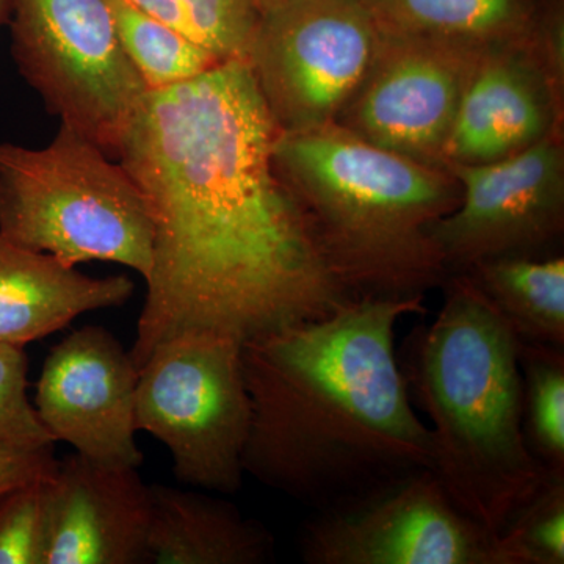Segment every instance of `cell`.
<instances>
[{
  "instance_id": "obj_15",
  "label": "cell",
  "mask_w": 564,
  "mask_h": 564,
  "mask_svg": "<svg viewBox=\"0 0 564 564\" xmlns=\"http://www.w3.org/2000/svg\"><path fill=\"white\" fill-rule=\"evenodd\" d=\"M133 292L126 274L88 276L47 252L0 237V343L24 348L80 315L124 306Z\"/></svg>"
},
{
  "instance_id": "obj_5",
  "label": "cell",
  "mask_w": 564,
  "mask_h": 564,
  "mask_svg": "<svg viewBox=\"0 0 564 564\" xmlns=\"http://www.w3.org/2000/svg\"><path fill=\"white\" fill-rule=\"evenodd\" d=\"M0 237L66 265L120 263L147 280L154 226L128 170L61 124L40 150L0 141Z\"/></svg>"
},
{
  "instance_id": "obj_1",
  "label": "cell",
  "mask_w": 564,
  "mask_h": 564,
  "mask_svg": "<svg viewBox=\"0 0 564 564\" xmlns=\"http://www.w3.org/2000/svg\"><path fill=\"white\" fill-rule=\"evenodd\" d=\"M276 133L248 62L144 96L117 152L154 226L137 369L177 334L245 344L361 299L274 169Z\"/></svg>"
},
{
  "instance_id": "obj_26",
  "label": "cell",
  "mask_w": 564,
  "mask_h": 564,
  "mask_svg": "<svg viewBox=\"0 0 564 564\" xmlns=\"http://www.w3.org/2000/svg\"><path fill=\"white\" fill-rule=\"evenodd\" d=\"M285 2H289V0H251L252 7L258 11L259 17L267 13V11L276 9V7H280Z\"/></svg>"
},
{
  "instance_id": "obj_8",
  "label": "cell",
  "mask_w": 564,
  "mask_h": 564,
  "mask_svg": "<svg viewBox=\"0 0 564 564\" xmlns=\"http://www.w3.org/2000/svg\"><path fill=\"white\" fill-rule=\"evenodd\" d=\"M378 39L361 0H289L261 14L248 65L278 131L336 122L369 70Z\"/></svg>"
},
{
  "instance_id": "obj_21",
  "label": "cell",
  "mask_w": 564,
  "mask_h": 564,
  "mask_svg": "<svg viewBox=\"0 0 564 564\" xmlns=\"http://www.w3.org/2000/svg\"><path fill=\"white\" fill-rule=\"evenodd\" d=\"M223 62H248L259 13L251 0H131Z\"/></svg>"
},
{
  "instance_id": "obj_16",
  "label": "cell",
  "mask_w": 564,
  "mask_h": 564,
  "mask_svg": "<svg viewBox=\"0 0 564 564\" xmlns=\"http://www.w3.org/2000/svg\"><path fill=\"white\" fill-rule=\"evenodd\" d=\"M148 563L262 564L273 538L237 507L204 492L150 485Z\"/></svg>"
},
{
  "instance_id": "obj_13",
  "label": "cell",
  "mask_w": 564,
  "mask_h": 564,
  "mask_svg": "<svg viewBox=\"0 0 564 564\" xmlns=\"http://www.w3.org/2000/svg\"><path fill=\"white\" fill-rule=\"evenodd\" d=\"M43 564H147L150 485L137 467L73 454L44 484Z\"/></svg>"
},
{
  "instance_id": "obj_19",
  "label": "cell",
  "mask_w": 564,
  "mask_h": 564,
  "mask_svg": "<svg viewBox=\"0 0 564 564\" xmlns=\"http://www.w3.org/2000/svg\"><path fill=\"white\" fill-rule=\"evenodd\" d=\"M115 31L148 90H162L202 76L223 63L203 44L188 39L131 0H106Z\"/></svg>"
},
{
  "instance_id": "obj_18",
  "label": "cell",
  "mask_w": 564,
  "mask_h": 564,
  "mask_svg": "<svg viewBox=\"0 0 564 564\" xmlns=\"http://www.w3.org/2000/svg\"><path fill=\"white\" fill-rule=\"evenodd\" d=\"M455 274V273H454ZM467 276L527 343L564 345V259L521 254L488 259Z\"/></svg>"
},
{
  "instance_id": "obj_7",
  "label": "cell",
  "mask_w": 564,
  "mask_h": 564,
  "mask_svg": "<svg viewBox=\"0 0 564 564\" xmlns=\"http://www.w3.org/2000/svg\"><path fill=\"white\" fill-rule=\"evenodd\" d=\"M11 57L46 110L117 159L150 93L106 0H13Z\"/></svg>"
},
{
  "instance_id": "obj_25",
  "label": "cell",
  "mask_w": 564,
  "mask_h": 564,
  "mask_svg": "<svg viewBox=\"0 0 564 564\" xmlns=\"http://www.w3.org/2000/svg\"><path fill=\"white\" fill-rule=\"evenodd\" d=\"M57 463L54 445L0 447V497L18 486L50 477Z\"/></svg>"
},
{
  "instance_id": "obj_23",
  "label": "cell",
  "mask_w": 564,
  "mask_h": 564,
  "mask_svg": "<svg viewBox=\"0 0 564 564\" xmlns=\"http://www.w3.org/2000/svg\"><path fill=\"white\" fill-rule=\"evenodd\" d=\"M47 478L18 486L0 497V564H43Z\"/></svg>"
},
{
  "instance_id": "obj_3",
  "label": "cell",
  "mask_w": 564,
  "mask_h": 564,
  "mask_svg": "<svg viewBox=\"0 0 564 564\" xmlns=\"http://www.w3.org/2000/svg\"><path fill=\"white\" fill-rule=\"evenodd\" d=\"M444 285L443 307L414 333L402 372L433 425V474L497 538L552 473L527 443L521 339L467 274Z\"/></svg>"
},
{
  "instance_id": "obj_17",
  "label": "cell",
  "mask_w": 564,
  "mask_h": 564,
  "mask_svg": "<svg viewBox=\"0 0 564 564\" xmlns=\"http://www.w3.org/2000/svg\"><path fill=\"white\" fill-rule=\"evenodd\" d=\"M378 29L395 35L475 44L536 39L549 0H361Z\"/></svg>"
},
{
  "instance_id": "obj_22",
  "label": "cell",
  "mask_w": 564,
  "mask_h": 564,
  "mask_svg": "<svg viewBox=\"0 0 564 564\" xmlns=\"http://www.w3.org/2000/svg\"><path fill=\"white\" fill-rule=\"evenodd\" d=\"M497 564L564 563V473H552L496 540Z\"/></svg>"
},
{
  "instance_id": "obj_12",
  "label": "cell",
  "mask_w": 564,
  "mask_h": 564,
  "mask_svg": "<svg viewBox=\"0 0 564 564\" xmlns=\"http://www.w3.org/2000/svg\"><path fill=\"white\" fill-rule=\"evenodd\" d=\"M131 351L104 326L63 337L46 356L36 381L35 411L55 443L109 466L139 467Z\"/></svg>"
},
{
  "instance_id": "obj_11",
  "label": "cell",
  "mask_w": 564,
  "mask_h": 564,
  "mask_svg": "<svg viewBox=\"0 0 564 564\" xmlns=\"http://www.w3.org/2000/svg\"><path fill=\"white\" fill-rule=\"evenodd\" d=\"M445 166L462 196L430 237L447 274L533 250L563 231L564 155L555 131L502 161Z\"/></svg>"
},
{
  "instance_id": "obj_2",
  "label": "cell",
  "mask_w": 564,
  "mask_h": 564,
  "mask_svg": "<svg viewBox=\"0 0 564 564\" xmlns=\"http://www.w3.org/2000/svg\"><path fill=\"white\" fill-rule=\"evenodd\" d=\"M423 313V293L361 296L247 340L245 474L322 510L433 473L432 432L395 356L397 325Z\"/></svg>"
},
{
  "instance_id": "obj_9",
  "label": "cell",
  "mask_w": 564,
  "mask_h": 564,
  "mask_svg": "<svg viewBox=\"0 0 564 564\" xmlns=\"http://www.w3.org/2000/svg\"><path fill=\"white\" fill-rule=\"evenodd\" d=\"M496 536L463 513L432 470L317 510L310 564H497Z\"/></svg>"
},
{
  "instance_id": "obj_4",
  "label": "cell",
  "mask_w": 564,
  "mask_h": 564,
  "mask_svg": "<svg viewBox=\"0 0 564 564\" xmlns=\"http://www.w3.org/2000/svg\"><path fill=\"white\" fill-rule=\"evenodd\" d=\"M273 163L359 296L417 295L447 280L430 237L462 196L447 166L377 147L336 122L278 131Z\"/></svg>"
},
{
  "instance_id": "obj_20",
  "label": "cell",
  "mask_w": 564,
  "mask_h": 564,
  "mask_svg": "<svg viewBox=\"0 0 564 564\" xmlns=\"http://www.w3.org/2000/svg\"><path fill=\"white\" fill-rule=\"evenodd\" d=\"M524 370V432L533 455L564 473V356L554 345L519 340Z\"/></svg>"
},
{
  "instance_id": "obj_6",
  "label": "cell",
  "mask_w": 564,
  "mask_h": 564,
  "mask_svg": "<svg viewBox=\"0 0 564 564\" xmlns=\"http://www.w3.org/2000/svg\"><path fill=\"white\" fill-rule=\"evenodd\" d=\"M242 345L226 334L182 333L141 364L137 432L169 448L181 484L218 494L237 492L243 484L251 402Z\"/></svg>"
},
{
  "instance_id": "obj_24",
  "label": "cell",
  "mask_w": 564,
  "mask_h": 564,
  "mask_svg": "<svg viewBox=\"0 0 564 564\" xmlns=\"http://www.w3.org/2000/svg\"><path fill=\"white\" fill-rule=\"evenodd\" d=\"M24 348L0 343V447L55 445L28 395Z\"/></svg>"
},
{
  "instance_id": "obj_14",
  "label": "cell",
  "mask_w": 564,
  "mask_h": 564,
  "mask_svg": "<svg viewBox=\"0 0 564 564\" xmlns=\"http://www.w3.org/2000/svg\"><path fill=\"white\" fill-rule=\"evenodd\" d=\"M540 35L484 52L445 143L444 165L502 161L554 132L551 82L529 52Z\"/></svg>"
},
{
  "instance_id": "obj_27",
  "label": "cell",
  "mask_w": 564,
  "mask_h": 564,
  "mask_svg": "<svg viewBox=\"0 0 564 564\" xmlns=\"http://www.w3.org/2000/svg\"><path fill=\"white\" fill-rule=\"evenodd\" d=\"M13 13V0H0V28L9 25Z\"/></svg>"
},
{
  "instance_id": "obj_10",
  "label": "cell",
  "mask_w": 564,
  "mask_h": 564,
  "mask_svg": "<svg viewBox=\"0 0 564 564\" xmlns=\"http://www.w3.org/2000/svg\"><path fill=\"white\" fill-rule=\"evenodd\" d=\"M488 47L380 31L370 68L336 124L377 147L445 166L459 102Z\"/></svg>"
}]
</instances>
